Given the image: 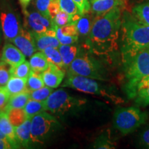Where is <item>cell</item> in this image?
I'll return each instance as SVG.
<instances>
[{"instance_id":"obj_1","label":"cell","mask_w":149,"mask_h":149,"mask_svg":"<svg viewBox=\"0 0 149 149\" xmlns=\"http://www.w3.org/2000/svg\"><path fill=\"white\" fill-rule=\"evenodd\" d=\"M121 15V9L117 7L94 19L87 40V46L93 53L105 55L117 49Z\"/></svg>"},{"instance_id":"obj_2","label":"cell","mask_w":149,"mask_h":149,"mask_svg":"<svg viewBox=\"0 0 149 149\" xmlns=\"http://www.w3.org/2000/svg\"><path fill=\"white\" fill-rule=\"evenodd\" d=\"M121 29V53L123 63H125L139 52L149 48V26L125 19Z\"/></svg>"},{"instance_id":"obj_3","label":"cell","mask_w":149,"mask_h":149,"mask_svg":"<svg viewBox=\"0 0 149 149\" xmlns=\"http://www.w3.org/2000/svg\"><path fill=\"white\" fill-rule=\"evenodd\" d=\"M62 86L87 94L99 96L109 103L115 104L124 103V100L121 97L117 95L111 89L98 83L95 79L92 78L68 72L66 79Z\"/></svg>"},{"instance_id":"obj_4","label":"cell","mask_w":149,"mask_h":149,"mask_svg":"<svg viewBox=\"0 0 149 149\" xmlns=\"http://www.w3.org/2000/svg\"><path fill=\"white\" fill-rule=\"evenodd\" d=\"M125 67L126 92L130 98H134L137 86L149 75V48L143 50L124 63Z\"/></svg>"},{"instance_id":"obj_5","label":"cell","mask_w":149,"mask_h":149,"mask_svg":"<svg viewBox=\"0 0 149 149\" xmlns=\"http://www.w3.org/2000/svg\"><path fill=\"white\" fill-rule=\"evenodd\" d=\"M147 120V113L134 107L117 109L113 116L115 128L124 135L133 133Z\"/></svg>"},{"instance_id":"obj_6","label":"cell","mask_w":149,"mask_h":149,"mask_svg":"<svg viewBox=\"0 0 149 149\" xmlns=\"http://www.w3.org/2000/svg\"><path fill=\"white\" fill-rule=\"evenodd\" d=\"M100 81L109 80V74L102 64L88 54H80L69 65L68 71Z\"/></svg>"},{"instance_id":"obj_7","label":"cell","mask_w":149,"mask_h":149,"mask_svg":"<svg viewBox=\"0 0 149 149\" xmlns=\"http://www.w3.org/2000/svg\"><path fill=\"white\" fill-rule=\"evenodd\" d=\"M44 102L46 111L54 115H63L86 103L85 99L71 96L63 89H59L48 96Z\"/></svg>"},{"instance_id":"obj_8","label":"cell","mask_w":149,"mask_h":149,"mask_svg":"<svg viewBox=\"0 0 149 149\" xmlns=\"http://www.w3.org/2000/svg\"><path fill=\"white\" fill-rule=\"evenodd\" d=\"M58 124L53 115L42 111L31 118V139L33 143H42Z\"/></svg>"},{"instance_id":"obj_9","label":"cell","mask_w":149,"mask_h":149,"mask_svg":"<svg viewBox=\"0 0 149 149\" xmlns=\"http://www.w3.org/2000/svg\"><path fill=\"white\" fill-rule=\"evenodd\" d=\"M24 14V26L26 29L32 34L44 33L48 30L54 28L53 22L51 18L42 15L38 12H28L23 10Z\"/></svg>"},{"instance_id":"obj_10","label":"cell","mask_w":149,"mask_h":149,"mask_svg":"<svg viewBox=\"0 0 149 149\" xmlns=\"http://www.w3.org/2000/svg\"><path fill=\"white\" fill-rule=\"evenodd\" d=\"M0 23L3 36L12 42L22 29L17 15L11 10H4L0 14Z\"/></svg>"},{"instance_id":"obj_11","label":"cell","mask_w":149,"mask_h":149,"mask_svg":"<svg viewBox=\"0 0 149 149\" xmlns=\"http://www.w3.org/2000/svg\"><path fill=\"white\" fill-rule=\"evenodd\" d=\"M12 43L23 53L26 57H31L37 50L33 34L23 28H22Z\"/></svg>"},{"instance_id":"obj_12","label":"cell","mask_w":149,"mask_h":149,"mask_svg":"<svg viewBox=\"0 0 149 149\" xmlns=\"http://www.w3.org/2000/svg\"><path fill=\"white\" fill-rule=\"evenodd\" d=\"M41 74L45 86L52 88H57L65 77L64 70L51 63H50L47 69Z\"/></svg>"},{"instance_id":"obj_13","label":"cell","mask_w":149,"mask_h":149,"mask_svg":"<svg viewBox=\"0 0 149 149\" xmlns=\"http://www.w3.org/2000/svg\"><path fill=\"white\" fill-rule=\"evenodd\" d=\"M34 37L35 45L37 50L43 51L44 49L48 47L59 48L61 45L58 39L56 37V31L55 28L48 30L44 33L33 34Z\"/></svg>"},{"instance_id":"obj_14","label":"cell","mask_w":149,"mask_h":149,"mask_svg":"<svg viewBox=\"0 0 149 149\" xmlns=\"http://www.w3.org/2000/svg\"><path fill=\"white\" fill-rule=\"evenodd\" d=\"M0 59L13 68L25 61L26 56L17 46L7 43L3 46Z\"/></svg>"},{"instance_id":"obj_15","label":"cell","mask_w":149,"mask_h":149,"mask_svg":"<svg viewBox=\"0 0 149 149\" xmlns=\"http://www.w3.org/2000/svg\"><path fill=\"white\" fill-rule=\"evenodd\" d=\"M0 130L6 136L10 144L13 148H19L20 144L17 139L15 133L14 126L9 121L6 113L4 111H0Z\"/></svg>"},{"instance_id":"obj_16","label":"cell","mask_w":149,"mask_h":149,"mask_svg":"<svg viewBox=\"0 0 149 149\" xmlns=\"http://www.w3.org/2000/svg\"><path fill=\"white\" fill-rule=\"evenodd\" d=\"M91 8L97 15L107 13L122 4V0H91Z\"/></svg>"},{"instance_id":"obj_17","label":"cell","mask_w":149,"mask_h":149,"mask_svg":"<svg viewBox=\"0 0 149 149\" xmlns=\"http://www.w3.org/2000/svg\"><path fill=\"white\" fill-rule=\"evenodd\" d=\"M17 139L21 146L27 148L29 146L31 139V118L29 117L21 125L14 127Z\"/></svg>"},{"instance_id":"obj_18","label":"cell","mask_w":149,"mask_h":149,"mask_svg":"<svg viewBox=\"0 0 149 149\" xmlns=\"http://www.w3.org/2000/svg\"><path fill=\"white\" fill-rule=\"evenodd\" d=\"M29 64L31 70L33 71L42 73L48 68L50 62L42 51L35 53L30 57Z\"/></svg>"},{"instance_id":"obj_19","label":"cell","mask_w":149,"mask_h":149,"mask_svg":"<svg viewBox=\"0 0 149 149\" xmlns=\"http://www.w3.org/2000/svg\"><path fill=\"white\" fill-rule=\"evenodd\" d=\"M26 78H21L11 76L5 87L10 96L19 94L24 91H28L26 88Z\"/></svg>"},{"instance_id":"obj_20","label":"cell","mask_w":149,"mask_h":149,"mask_svg":"<svg viewBox=\"0 0 149 149\" xmlns=\"http://www.w3.org/2000/svg\"><path fill=\"white\" fill-rule=\"evenodd\" d=\"M61 54L64 66H69L72 61L75 59L79 54V48L73 44L70 45H62L61 44L58 48Z\"/></svg>"},{"instance_id":"obj_21","label":"cell","mask_w":149,"mask_h":149,"mask_svg":"<svg viewBox=\"0 0 149 149\" xmlns=\"http://www.w3.org/2000/svg\"><path fill=\"white\" fill-rule=\"evenodd\" d=\"M29 100L30 93L29 91H24L10 96L4 111L10 109H24Z\"/></svg>"},{"instance_id":"obj_22","label":"cell","mask_w":149,"mask_h":149,"mask_svg":"<svg viewBox=\"0 0 149 149\" xmlns=\"http://www.w3.org/2000/svg\"><path fill=\"white\" fill-rule=\"evenodd\" d=\"M133 99L139 107H146L149 105V81L137 86Z\"/></svg>"},{"instance_id":"obj_23","label":"cell","mask_w":149,"mask_h":149,"mask_svg":"<svg viewBox=\"0 0 149 149\" xmlns=\"http://www.w3.org/2000/svg\"><path fill=\"white\" fill-rule=\"evenodd\" d=\"M92 19V16L89 14V12L80 16L79 19L75 22L79 35L87 36L89 35L93 25V20H93Z\"/></svg>"},{"instance_id":"obj_24","label":"cell","mask_w":149,"mask_h":149,"mask_svg":"<svg viewBox=\"0 0 149 149\" xmlns=\"http://www.w3.org/2000/svg\"><path fill=\"white\" fill-rule=\"evenodd\" d=\"M5 112L11 124L14 127L21 125L29 118L24 109H10Z\"/></svg>"},{"instance_id":"obj_25","label":"cell","mask_w":149,"mask_h":149,"mask_svg":"<svg viewBox=\"0 0 149 149\" xmlns=\"http://www.w3.org/2000/svg\"><path fill=\"white\" fill-rule=\"evenodd\" d=\"M133 14L139 22L149 26V3L136 6L133 8Z\"/></svg>"},{"instance_id":"obj_26","label":"cell","mask_w":149,"mask_h":149,"mask_svg":"<svg viewBox=\"0 0 149 149\" xmlns=\"http://www.w3.org/2000/svg\"><path fill=\"white\" fill-rule=\"evenodd\" d=\"M44 84L43 81L42 74L31 70L26 80V88L29 92L37 90L44 87Z\"/></svg>"},{"instance_id":"obj_27","label":"cell","mask_w":149,"mask_h":149,"mask_svg":"<svg viewBox=\"0 0 149 149\" xmlns=\"http://www.w3.org/2000/svg\"><path fill=\"white\" fill-rule=\"evenodd\" d=\"M42 52L46 55V58L50 63L57 65L62 69L64 68L65 66L58 48L48 47L45 48Z\"/></svg>"},{"instance_id":"obj_28","label":"cell","mask_w":149,"mask_h":149,"mask_svg":"<svg viewBox=\"0 0 149 149\" xmlns=\"http://www.w3.org/2000/svg\"><path fill=\"white\" fill-rule=\"evenodd\" d=\"M24 111L29 117H32L42 111H45L44 102L30 99L24 108Z\"/></svg>"},{"instance_id":"obj_29","label":"cell","mask_w":149,"mask_h":149,"mask_svg":"<svg viewBox=\"0 0 149 149\" xmlns=\"http://www.w3.org/2000/svg\"><path fill=\"white\" fill-rule=\"evenodd\" d=\"M93 148L99 149H112L115 148V144L111 140L109 133L104 132L103 134L100 135L93 144Z\"/></svg>"},{"instance_id":"obj_30","label":"cell","mask_w":149,"mask_h":149,"mask_svg":"<svg viewBox=\"0 0 149 149\" xmlns=\"http://www.w3.org/2000/svg\"><path fill=\"white\" fill-rule=\"evenodd\" d=\"M29 61H24L15 67H12V76L27 79L31 71Z\"/></svg>"},{"instance_id":"obj_31","label":"cell","mask_w":149,"mask_h":149,"mask_svg":"<svg viewBox=\"0 0 149 149\" xmlns=\"http://www.w3.org/2000/svg\"><path fill=\"white\" fill-rule=\"evenodd\" d=\"M53 88H50V87L45 86H44L42 88H40L37 90L31 91L30 93V99L31 100H37V101H45L48 97V96L53 93Z\"/></svg>"},{"instance_id":"obj_32","label":"cell","mask_w":149,"mask_h":149,"mask_svg":"<svg viewBox=\"0 0 149 149\" xmlns=\"http://www.w3.org/2000/svg\"><path fill=\"white\" fill-rule=\"evenodd\" d=\"M12 76V66L2 60L0 61V86H5Z\"/></svg>"},{"instance_id":"obj_33","label":"cell","mask_w":149,"mask_h":149,"mask_svg":"<svg viewBox=\"0 0 149 149\" xmlns=\"http://www.w3.org/2000/svg\"><path fill=\"white\" fill-rule=\"evenodd\" d=\"M58 2L61 10L64 11L70 16L80 14L76 3L73 0H58Z\"/></svg>"},{"instance_id":"obj_34","label":"cell","mask_w":149,"mask_h":149,"mask_svg":"<svg viewBox=\"0 0 149 149\" xmlns=\"http://www.w3.org/2000/svg\"><path fill=\"white\" fill-rule=\"evenodd\" d=\"M54 24V28H55L56 31V37L58 39L60 44L62 45H70V44H73L78 40V36H68V35H64L61 33L60 28L58 26Z\"/></svg>"},{"instance_id":"obj_35","label":"cell","mask_w":149,"mask_h":149,"mask_svg":"<svg viewBox=\"0 0 149 149\" xmlns=\"http://www.w3.org/2000/svg\"><path fill=\"white\" fill-rule=\"evenodd\" d=\"M52 21L55 25L58 26H63L66 24L71 23L72 16L66 13L64 11L60 10Z\"/></svg>"},{"instance_id":"obj_36","label":"cell","mask_w":149,"mask_h":149,"mask_svg":"<svg viewBox=\"0 0 149 149\" xmlns=\"http://www.w3.org/2000/svg\"><path fill=\"white\" fill-rule=\"evenodd\" d=\"M10 97V95L5 86H0V111H4Z\"/></svg>"},{"instance_id":"obj_37","label":"cell","mask_w":149,"mask_h":149,"mask_svg":"<svg viewBox=\"0 0 149 149\" xmlns=\"http://www.w3.org/2000/svg\"><path fill=\"white\" fill-rule=\"evenodd\" d=\"M52 0H37L36 1V7L39 12L42 15L50 17L49 14L48 12V6L51 3Z\"/></svg>"},{"instance_id":"obj_38","label":"cell","mask_w":149,"mask_h":149,"mask_svg":"<svg viewBox=\"0 0 149 149\" xmlns=\"http://www.w3.org/2000/svg\"><path fill=\"white\" fill-rule=\"evenodd\" d=\"M61 33L68 36H79L78 31L74 23H70L63 26H59Z\"/></svg>"},{"instance_id":"obj_39","label":"cell","mask_w":149,"mask_h":149,"mask_svg":"<svg viewBox=\"0 0 149 149\" xmlns=\"http://www.w3.org/2000/svg\"><path fill=\"white\" fill-rule=\"evenodd\" d=\"M77 5L80 15H84L90 12L91 6L89 0H73Z\"/></svg>"},{"instance_id":"obj_40","label":"cell","mask_w":149,"mask_h":149,"mask_svg":"<svg viewBox=\"0 0 149 149\" xmlns=\"http://www.w3.org/2000/svg\"><path fill=\"white\" fill-rule=\"evenodd\" d=\"M60 6H59L58 0H52L51 3L48 6V12L49 14L50 17L52 20L53 19L56 15L60 10Z\"/></svg>"},{"instance_id":"obj_41","label":"cell","mask_w":149,"mask_h":149,"mask_svg":"<svg viewBox=\"0 0 149 149\" xmlns=\"http://www.w3.org/2000/svg\"><path fill=\"white\" fill-rule=\"evenodd\" d=\"M139 141H140L141 146L144 148H149V126H148L141 134Z\"/></svg>"},{"instance_id":"obj_42","label":"cell","mask_w":149,"mask_h":149,"mask_svg":"<svg viewBox=\"0 0 149 149\" xmlns=\"http://www.w3.org/2000/svg\"><path fill=\"white\" fill-rule=\"evenodd\" d=\"M13 148L12 145L8 142V141L3 140V139H0V149H10Z\"/></svg>"},{"instance_id":"obj_43","label":"cell","mask_w":149,"mask_h":149,"mask_svg":"<svg viewBox=\"0 0 149 149\" xmlns=\"http://www.w3.org/2000/svg\"><path fill=\"white\" fill-rule=\"evenodd\" d=\"M18 1H19L20 4H21L23 10H25V9H26L27 6L29 4V3L31 2L32 0H18Z\"/></svg>"},{"instance_id":"obj_44","label":"cell","mask_w":149,"mask_h":149,"mask_svg":"<svg viewBox=\"0 0 149 149\" xmlns=\"http://www.w3.org/2000/svg\"><path fill=\"white\" fill-rule=\"evenodd\" d=\"M0 139H3V140H6V141H8V139L6 137V136L4 134L2 133V132H1V130H0ZM8 142H9V141H8ZM9 143H10V142H9Z\"/></svg>"},{"instance_id":"obj_45","label":"cell","mask_w":149,"mask_h":149,"mask_svg":"<svg viewBox=\"0 0 149 149\" xmlns=\"http://www.w3.org/2000/svg\"><path fill=\"white\" fill-rule=\"evenodd\" d=\"M148 81H149V75L147 76V77H144V79H143L141 81L139 82V84H144V83H146V82H148ZM138 84V85H139Z\"/></svg>"},{"instance_id":"obj_46","label":"cell","mask_w":149,"mask_h":149,"mask_svg":"<svg viewBox=\"0 0 149 149\" xmlns=\"http://www.w3.org/2000/svg\"><path fill=\"white\" fill-rule=\"evenodd\" d=\"M0 42H1V31H0Z\"/></svg>"},{"instance_id":"obj_47","label":"cell","mask_w":149,"mask_h":149,"mask_svg":"<svg viewBox=\"0 0 149 149\" xmlns=\"http://www.w3.org/2000/svg\"><path fill=\"white\" fill-rule=\"evenodd\" d=\"M89 1H91V0H89ZM91 3V2H90Z\"/></svg>"},{"instance_id":"obj_48","label":"cell","mask_w":149,"mask_h":149,"mask_svg":"<svg viewBox=\"0 0 149 149\" xmlns=\"http://www.w3.org/2000/svg\"><path fill=\"white\" fill-rule=\"evenodd\" d=\"M90 2H91V1H90Z\"/></svg>"}]
</instances>
